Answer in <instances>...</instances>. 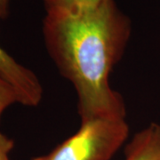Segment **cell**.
<instances>
[{
    "instance_id": "cell-3",
    "label": "cell",
    "mask_w": 160,
    "mask_h": 160,
    "mask_svg": "<svg viewBox=\"0 0 160 160\" xmlns=\"http://www.w3.org/2000/svg\"><path fill=\"white\" fill-rule=\"evenodd\" d=\"M0 72L13 86L17 92L19 103L35 108L43 98V86L32 70L16 60L0 46Z\"/></svg>"
},
{
    "instance_id": "cell-2",
    "label": "cell",
    "mask_w": 160,
    "mask_h": 160,
    "mask_svg": "<svg viewBox=\"0 0 160 160\" xmlns=\"http://www.w3.org/2000/svg\"><path fill=\"white\" fill-rule=\"evenodd\" d=\"M126 118H100L80 128L49 153L31 160H110L129 136Z\"/></svg>"
},
{
    "instance_id": "cell-8",
    "label": "cell",
    "mask_w": 160,
    "mask_h": 160,
    "mask_svg": "<svg viewBox=\"0 0 160 160\" xmlns=\"http://www.w3.org/2000/svg\"><path fill=\"white\" fill-rule=\"evenodd\" d=\"M10 0H0V19H5L9 13Z\"/></svg>"
},
{
    "instance_id": "cell-4",
    "label": "cell",
    "mask_w": 160,
    "mask_h": 160,
    "mask_svg": "<svg viewBox=\"0 0 160 160\" xmlns=\"http://www.w3.org/2000/svg\"><path fill=\"white\" fill-rule=\"evenodd\" d=\"M125 160H160V125L151 123L135 133L125 148Z\"/></svg>"
},
{
    "instance_id": "cell-1",
    "label": "cell",
    "mask_w": 160,
    "mask_h": 160,
    "mask_svg": "<svg viewBox=\"0 0 160 160\" xmlns=\"http://www.w3.org/2000/svg\"><path fill=\"white\" fill-rule=\"evenodd\" d=\"M42 31L49 56L74 86L80 121L126 118L124 98L111 87L109 76L126 51L132 22L116 0L74 11H46Z\"/></svg>"
},
{
    "instance_id": "cell-5",
    "label": "cell",
    "mask_w": 160,
    "mask_h": 160,
    "mask_svg": "<svg viewBox=\"0 0 160 160\" xmlns=\"http://www.w3.org/2000/svg\"><path fill=\"white\" fill-rule=\"evenodd\" d=\"M104 0H43L46 11H74L97 6Z\"/></svg>"
},
{
    "instance_id": "cell-6",
    "label": "cell",
    "mask_w": 160,
    "mask_h": 160,
    "mask_svg": "<svg viewBox=\"0 0 160 160\" xmlns=\"http://www.w3.org/2000/svg\"><path fill=\"white\" fill-rule=\"evenodd\" d=\"M15 103H19L17 92L0 72V118L6 109Z\"/></svg>"
},
{
    "instance_id": "cell-7",
    "label": "cell",
    "mask_w": 160,
    "mask_h": 160,
    "mask_svg": "<svg viewBox=\"0 0 160 160\" xmlns=\"http://www.w3.org/2000/svg\"><path fill=\"white\" fill-rule=\"evenodd\" d=\"M13 147V141L0 132V160H11L9 154Z\"/></svg>"
}]
</instances>
